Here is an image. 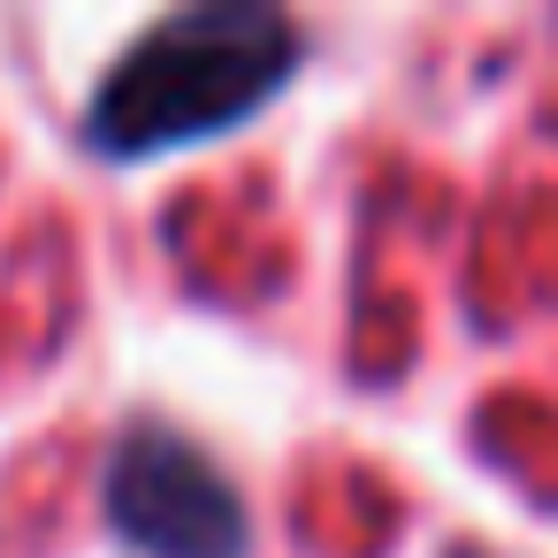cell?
<instances>
[{"mask_svg": "<svg viewBox=\"0 0 558 558\" xmlns=\"http://www.w3.org/2000/svg\"><path fill=\"white\" fill-rule=\"evenodd\" d=\"M299 70V32L276 9H184L116 54L85 108V146L108 161H146L169 146L222 138L268 108Z\"/></svg>", "mask_w": 558, "mask_h": 558, "instance_id": "6da1fadb", "label": "cell"}, {"mask_svg": "<svg viewBox=\"0 0 558 558\" xmlns=\"http://www.w3.org/2000/svg\"><path fill=\"white\" fill-rule=\"evenodd\" d=\"M108 527L146 558H245V505L230 474L177 428H131L100 474Z\"/></svg>", "mask_w": 558, "mask_h": 558, "instance_id": "7a4b0ae2", "label": "cell"}]
</instances>
